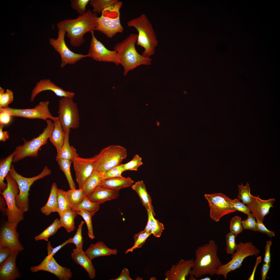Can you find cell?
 Listing matches in <instances>:
<instances>
[{
    "label": "cell",
    "instance_id": "obj_1",
    "mask_svg": "<svg viewBox=\"0 0 280 280\" xmlns=\"http://www.w3.org/2000/svg\"><path fill=\"white\" fill-rule=\"evenodd\" d=\"M98 18L97 13L88 9L75 19L62 20L57 24V26L65 31L72 45L79 47L85 41V34L95 30Z\"/></svg>",
    "mask_w": 280,
    "mask_h": 280
},
{
    "label": "cell",
    "instance_id": "obj_2",
    "mask_svg": "<svg viewBox=\"0 0 280 280\" xmlns=\"http://www.w3.org/2000/svg\"><path fill=\"white\" fill-rule=\"evenodd\" d=\"M217 250V245L212 240L198 247L195 250L194 266L189 274L196 279L204 275L216 274L218 270L222 265L218 256Z\"/></svg>",
    "mask_w": 280,
    "mask_h": 280
},
{
    "label": "cell",
    "instance_id": "obj_3",
    "mask_svg": "<svg viewBox=\"0 0 280 280\" xmlns=\"http://www.w3.org/2000/svg\"><path fill=\"white\" fill-rule=\"evenodd\" d=\"M138 34L131 33L122 41L117 43L114 46V50L117 52L120 64L123 67L124 75L142 65H149L152 59L139 54L136 50L135 45L137 40Z\"/></svg>",
    "mask_w": 280,
    "mask_h": 280
},
{
    "label": "cell",
    "instance_id": "obj_4",
    "mask_svg": "<svg viewBox=\"0 0 280 280\" xmlns=\"http://www.w3.org/2000/svg\"><path fill=\"white\" fill-rule=\"evenodd\" d=\"M128 26L135 28L138 32L136 44L143 47L142 55L149 58L155 53L158 41L152 25L148 18L143 14L128 22Z\"/></svg>",
    "mask_w": 280,
    "mask_h": 280
},
{
    "label": "cell",
    "instance_id": "obj_5",
    "mask_svg": "<svg viewBox=\"0 0 280 280\" xmlns=\"http://www.w3.org/2000/svg\"><path fill=\"white\" fill-rule=\"evenodd\" d=\"M46 121V127L37 137L30 141L23 138V144L17 146L13 152V162L16 163L27 157H36L38 156L39 149L41 146L47 144V140L54 129V122L51 119H47Z\"/></svg>",
    "mask_w": 280,
    "mask_h": 280
},
{
    "label": "cell",
    "instance_id": "obj_6",
    "mask_svg": "<svg viewBox=\"0 0 280 280\" xmlns=\"http://www.w3.org/2000/svg\"><path fill=\"white\" fill-rule=\"evenodd\" d=\"M122 3H117L106 8L98 17L97 26L95 31L100 32L108 38H111L124 30L120 21V9Z\"/></svg>",
    "mask_w": 280,
    "mask_h": 280
},
{
    "label": "cell",
    "instance_id": "obj_7",
    "mask_svg": "<svg viewBox=\"0 0 280 280\" xmlns=\"http://www.w3.org/2000/svg\"><path fill=\"white\" fill-rule=\"evenodd\" d=\"M51 173V170L46 166L39 175L31 178L25 177L18 173L15 170L14 165L11 164L8 174L14 178L18 184L19 192L16 197V204L17 207L23 213L27 211L29 209V192L31 186L36 180Z\"/></svg>",
    "mask_w": 280,
    "mask_h": 280
},
{
    "label": "cell",
    "instance_id": "obj_8",
    "mask_svg": "<svg viewBox=\"0 0 280 280\" xmlns=\"http://www.w3.org/2000/svg\"><path fill=\"white\" fill-rule=\"evenodd\" d=\"M7 187L0 192L7 205L5 212L7 216V222L17 223L23 220L24 213L17 206L16 197L19 192L18 184L16 180L9 174L5 177Z\"/></svg>",
    "mask_w": 280,
    "mask_h": 280
},
{
    "label": "cell",
    "instance_id": "obj_9",
    "mask_svg": "<svg viewBox=\"0 0 280 280\" xmlns=\"http://www.w3.org/2000/svg\"><path fill=\"white\" fill-rule=\"evenodd\" d=\"M99 159L95 170L102 175L112 168L121 164L127 156L124 147L118 145L109 146L102 149L99 153Z\"/></svg>",
    "mask_w": 280,
    "mask_h": 280
},
{
    "label": "cell",
    "instance_id": "obj_10",
    "mask_svg": "<svg viewBox=\"0 0 280 280\" xmlns=\"http://www.w3.org/2000/svg\"><path fill=\"white\" fill-rule=\"evenodd\" d=\"M260 253V250L251 242H240L237 244L236 251L232 256V260L227 263L222 264L217 270L216 274L222 275L224 278L226 279L228 273L240 268L246 257L257 256Z\"/></svg>",
    "mask_w": 280,
    "mask_h": 280
},
{
    "label": "cell",
    "instance_id": "obj_11",
    "mask_svg": "<svg viewBox=\"0 0 280 280\" xmlns=\"http://www.w3.org/2000/svg\"><path fill=\"white\" fill-rule=\"evenodd\" d=\"M73 98L62 97L59 101L58 117L65 132L75 129L80 125V117L77 105Z\"/></svg>",
    "mask_w": 280,
    "mask_h": 280
},
{
    "label": "cell",
    "instance_id": "obj_12",
    "mask_svg": "<svg viewBox=\"0 0 280 280\" xmlns=\"http://www.w3.org/2000/svg\"><path fill=\"white\" fill-rule=\"evenodd\" d=\"M210 208V216L214 221L218 222L223 216L235 212L231 205L232 199L221 193L205 194Z\"/></svg>",
    "mask_w": 280,
    "mask_h": 280
},
{
    "label": "cell",
    "instance_id": "obj_13",
    "mask_svg": "<svg viewBox=\"0 0 280 280\" xmlns=\"http://www.w3.org/2000/svg\"><path fill=\"white\" fill-rule=\"evenodd\" d=\"M58 37L57 39L50 38L49 43L60 54L61 59V67L63 68L67 64H74L81 59L87 57L86 55L76 53L72 52L67 46L65 40L66 32L62 29L58 28Z\"/></svg>",
    "mask_w": 280,
    "mask_h": 280
},
{
    "label": "cell",
    "instance_id": "obj_14",
    "mask_svg": "<svg viewBox=\"0 0 280 280\" xmlns=\"http://www.w3.org/2000/svg\"><path fill=\"white\" fill-rule=\"evenodd\" d=\"M48 101H41L32 108L16 109L8 106L3 109L8 112L11 116L24 117L29 119H40L45 121L50 119L52 120L57 117L52 115L48 108Z\"/></svg>",
    "mask_w": 280,
    "mask_h": 280
},
{
    "label": "cell",
    "instance_id": "obj_15",
    "mask_svg": "<svg viewBox=\"0 0 280 280\" xmlns=\"http://www.w3.org/2000/svg\"><path fill=\"white\" fill-rule=\"evenodd\" d=\"M92 38L90 42L87 57H90L99 62H112L118 65L120 62L118 54L116 51H111L96 38L94 31L91 32Z\"/></svg>",
    "mask_w": 280,
    "mask_h": 280
},
{
    "label": "cell",
    "instance_id": "obj_16",
    "mask_svg": "<svg viewBox=\"0 0 280 280\" xmlns=\"http://www.w3.org/2000/svg\"><path fill=\"white\" fill-rule=\"evenodd\" d=\"M99 156V153L91 158H84L78 156L74 159L72 163L79 188L82 189L86 180L95 170Z\"/></svg>",
    "mask_w": 280,
    "mask_h": 280
},
{
    "label": "cell",
    "instance_id": "obj_17",
    "mask_svg": "<svg viewBox=\"0 0 280 280\" xmlns=\"http://www.w3.org/2000/svg\"><path fill=\"white\" fill-rule=\"evenodd\" d=\"M18 224L6 222L2 225L0 234V247L20 251L24 250L18 239L19 234L17 231Z\"/></svg>",
    "mask_w": 280,
    "mask_h": 280
},
{
    "label": "cell",
    "instance_id": "obj_18",
    "mask_svg": "<svg viewBox=\"0 0 280 280\" xmlns=\"http://www.w3.org/2000/svg\"><path fill=\"white\" fill-rule=\"evenodd\" d=\"M30 270L33 272L40 270L47 271L54 274L60 280H69L72 277V275L69 269L61 266L53 256L48 255L38 265L31 267Z\"/></svg>",
    "mask_w": 280,
    "mask_h": 280
},
{
    "label": "cell",
    "instance_id": "obj_19",
    "mask_svg": "<svg viewBox=\"0 0 280 280\" xmlns=\"http://www.w3.org/2000/svg\"><path fill=\"white\" fill-rule=\"evenodd\" d=\"M250 202L246 204L252 214L256 220L263 221L265 216L269 213L270 209L274 207L273 206L275 199L270 198L268 200H263L259 197L250 195Z\"/></svg>",
    "mask_w": 280,
    "mask_h": 280
},
{
    "label": "cell",
    "instance_id": "obj_20",
    "mask_svg": "<svg viewBox=\"0 0 280 280\" xmlns=\"http://www.w3.org/2000/svg\"><path fill=\"white\" fill-rule=\"evenodd\" d=\"M46 90L53 92L56 95L61 97H67L73 98L75 94L72 92L65 91L58 86L49 79L40 80L33 89L30 100L33 102L36 95L41 92Z\"/></svg>",
    "mask_w": 280,
    "mask_h": 280
},
{
    "label": "cell",
    "instance_id": "obj_21",
    "mask_svg": "<svg viewBox=\"0 0 280 280\" xmlns=\"http://www.w3.org/2000/svg\"><path fill=\"white\" fill-rule=\"evenodd\" d=\"M194 265L193 259L186 261L181 259L179 263L172 265L171 269L166 271L165 274L166 278L164 279L185 280Z\"/></svg>",
    "mask_w": 280,
    "mask_h": 280
},
{
    "label": "cell",
    "instance_id": "obj_22",
    "mask_svg": "<svg viewBox=\"0 0 280 280\" xmlns=\"http://www.w3.org/2000/svg\"><path fill=\"white\" fill-rule=\"evenodd\" d=\"M19 252H13L1 265L0 280H13L21 277L16 265L17 257Z\"/></svg>",
    "mask_w": 280,
    "mask_h": 280
},
{
    "label": "cell",
    "instance_id": "obj_23",
    "mask_svg": "<svg viewBox=\"0 0 280 280\" xmlns=\"http://www.w3.org/2000/svg\"><path fill=\"white\" fill-rule=\"evenodd\" d=\"M71 257L74 262L81 266L86 270L90 278L93 279L95 277V270L92 261L83 249H74L71 253Z\"/></svg>",
    "mask_w": 280,
    "mask_h": 280
},
{
    "label": "cell",
    "instance_id": "obj_24",
    "mask_svg": "<svg viewBox=\"0 0 280 280\" xmlns=\"http://www.w3.org/2000/svg\"><path fill=\"white\" fill-rule=\"evenodd\" d=\"M134 183V181L130 178H125L122 176L103 179L98 187L119 192L122 188L131 186Z\"/></svg>",
    "mask_w": 280,
    "mask_h": 280
},
{
    "label": "cell",
    "instance_id": "obj_25",
    "mask_svg": "<svg viewBox=\"0 0 280 280\" xmlns=\"http://www.w3.org/2000/svg\"><path fill=\"white\" fill-rule=\"evenodd\" d=\"M86 254L91 261L96 257L111 255H116L117 249H111L108 247L102 241H98L94 244H91L85 252Z\"/></svg>",
    "mask_w": 280,
    "mask_h": 280
},
{
    "label": "cell",
    "instance_id": "obj_26",
    "mask_svg": "<svg viewBox=\"0 0 280 280\" xmlns=\"http://www.w3.org/2000/svg\"><path fill=\"white\" fill-rule=\"evenodd\" d=\"M119 196V192L98 187L92 193L86 197L90 201L101 204L115 199Z\"/></svg>",
    "mask_w": 280,
    "mask_h": 280
},
{
    "label": "cell",
    "instance_id": "obj_27",
    "mask_svg": "<svg viewBox=\"0 0 280 280\" xmlns=\"http://www.w3.org/2000/svg\"><path fill=\"white\" fill-rule=\"evenodd\" d=\"M53 121L54 122V127L49 139L50 142L55 147L57 155L59 153L63 144L65 133L63 131L58 116Z\"/></svg>",
    "mask_w": 280,
    "mask_h": 280
},
{
    "label": "cell",
    "instance_id": "obj_28",
    "mask_svg": "<svg viewBox=\"0 0 280 280\" xmlns=\"http://www.w3.org/2000/svg\"><path fill=\"white\" fill-rule=\"evenodd\" d=\"M58 189L56 183H53L52 185L48 201L46 204L40 209L41 212L46 215L48 216L52 213L58 212L57 198Z\"/></svg>",
    "mask_w": 280,
    "mask_h": 280
},
{
    "label": "cell",
    "instance_id": "obj_29",
    "mask_svg": "<svg viewBox=\"0 0 280 280\" xmlns=\"http://www.w3.org/2000/svg\"><path fill=\"white\" fill-rule=\"evenodd\" d=\"M132 189L135 191L139 197L146 211L151 210L154 212L152 205V199L148 194L143 181L139 180L136 182L131 186Z\"/></svg>",
    "mask_w": 280,
    "mask_h": 280
},
{
    "label": "cell",
    "instance_id": "obj_30",
    "mask_svg": "<svg viewBox=\"0 0 280 280\" xmlns=\"http://www.w3.org/2000/svg\"><path fill=\"white\" fill-rule=\"evenodd\" d=\"M70 129L65 132L63 144L58 154L56 155V160L59 159L69 160L73 162L74 159L79 156L76 149L73 146H71L69 143V135Z\"/></svg>",
    "mask_w": 280,
    "mask_h": 280
},
{
    "label": "cell",
    "instance_id": "obj_31",
    "mask_svg": "<svg viewBox=\"0 0 280 280\" xmlns=\"http://www.w3.org/2000/svg\"><path fill=\"white\" fill-rule=\"evenodd\" d=\"M103 180L102 174L94 170L85 182L82 189L86 197L92 193Z\"/></svg>",
    "mask_w": 280,
    "mask_h": 280
},
{
    "label": "cell",
    "instance_id": "obj_32",
    "mask_svg": "<svg viewBox=\"0 0 280 280\" xmlns=\"http://www.w3.org/2000/svg\"><path fill=\"white\" fill-rule=\"evenodd\" d=\"M14 152L10 154L5 158L1 159L0 161V192L4 190L7 187V184L4 182V180L8 174L12 164Z\"/></svg>",
    "mask_w": 280,
    "mask_h": 280
},
{
    "label": "cell",
    "instance_id": "obj_33",
    "mask_svg": "<svg viewBox=\"0 0 280 280\" xmlns=\"http://www.w3.org/2000/svg\"><path fill=\"white\" fill-rule=\"evenodd\" d=\"M77 215L76 212L71 209L61 213L59 215L61 227H64L68 233L72 232L75 228L74 220Z\"/></svg>",
    "mask_w": 280,
    "mask_h": 280
},
{
    "label": "cell",
    "instance_id": "obj_34",
    "mask_svg": "<svg viewBox=\"0 0 280 280\" xmlns=\"http://www.w3.org/2000/svg\"><path fill=\"white\" fill-rule=\"evenodd\" d=\"M100 204L90 201L86 197L79 205L73 206L71 209L76 212L84 211L90 212L92 216L99 209Z\"/></svg>",
    "mask_w": 280,
    "mask_h": 280
},
{
    "label": "cell",
    "instance_id": "obj_35",
    "mask_svg": "<svg viewBox=\"0 0 280 280\" xmlns=\"http://www.w3.org/2000/svg\"><path fill=\"white\" fill-rule=\"evenodd\" d=\"M57 161L60 169L64 172L68 182L70 189H76L75 184L71 176L70 167L72 162L70 160L59 159Z\"/></svg>",
    "mask_w": 280,
    "mask_h": 280
},
{
    "label": "cell",
    "instance_id": "obj_36",
    "mask_svg": "<svg viewBox=\"0 0 280 280\" xmlns=\"http://www.w3.org/2000/svg\"><path fill=\"white\" fill-rule=\"evenodd\" d=\"M61 227L59 220L55 219L53 222L40 234L34 238L36 241L44 240L47 241L48 238L55 234Z\"/></svg>",
    "mask_w": 280,
    "mask_h": 280
},
{
    "label": "cell",
    "instance_id": "obj_37",
    "mask_svg": "<svg viewBox=\"0 0 280 280\" xmlns=\"http://www.w3.org/2000/svg\"><path fill=\"white\" fill-rule=\"evenodd\" d=\"M57 201L58 207V213H61L71 209L72 206L67 197L66 192L62 189H58Z\"/></svg>",
    "mask_w": 280,
    "mask_h": 280
},
{
    "label": "cell",
    "instance_id": "obj_38",
    "mask_svg": "<svg viewBox=\"0 0 280 280\" xmlns=\"http://www.w3.org/2000/svg\"><path fill=\"white\" fill-rule=\"evenodd\" d=\"M151 234L150 232L144 230L137 234H135L133 237L134 241V245L131 247L127 250L125 253L126 254L129 252H132L136 249L141 248L145 243L147 239Z\"/></svg>",
    "mask_w": 280,
    "mask_h": 280
},
{
    "label": "cell",
    "instance_id": "obj_39",
    "mask_svg": "<svg viewBox=\"0 0 280 280\" xmlns=\"http://www.w3.org/2000/svg\"><path fill=\"white\" fill-rule=\"evenodd\" d=\"M118 1L117 0H90L89 3L93 8L92 12L100 14L106 9L115 4Z\"/></svg>",
    "mask_w": 280,
    "mask_h": 280
},
{
    "label": "cell",
    "instance_id": "obj_40",
    "mask_svg": "<svg viewBox=\"0 0 280 280\" xmlns=\"http://www.w3.org/2000/svg\"><path fill=\"white\" fill-rule=\"evenodd\" d=\"M66 192L67 197L72 207L79 204L86 197L82 189H70Z\"/></svg>",
    "mask_w": 280,
    "mask_h": 280
},
{
    "label": "cell",
    "instance_id": "obj_41",
    "mask_svg": "<svg viewBox=\"0 0 280 280\" xmlns=\"http://www.w3.org/2000/svg\"><path fill=\"white\" fill-rule=\"evenodd\" d=\"M13 92L11 89H5L0 87V108H4L7 106L13 101Z\"/></svg>",
    "mask_w": 280,
    "mask_h": 280
},
{
    "label": "cell",
    "instance_id": "obj_42",
    "mask_svg": "<svg viewBox=\"0 0 280 280\" xmlns=\"http://www.w3.org/2000/svg\"><path fill=\"white\" fill-rule=\"evenodd\" d=\"M238 186L239 194L237 198L241 200L244 204L246 205L248 204L250 200L251 195L249 184L247 182L246 185L244 186L241 183V185H238Z\"/></svg>",
    "mask_w": 280,
    "mask_h": 280
},
{
    "label": "cell",
    "instance_id": "obj_43",
    "mask_svg": "<svg viewBox=\"0 0 280 280\" xmlns=\"http://www.w3.org/2000/svg\"><path fill=\"white\" fill-rule=\"evenodd\" d=\"M76 213L77 214L81 216L83 218L86 223L88 229V234L89 237L92 239L95 238L92 222V218L93 216L89 212L84 211L76 212Z\"/></svg>",
    "mask_w": 280,
    "mask_h": 280
},
{
    "label": "cell",
    "instance_id": "obj_44",
    "mask_svg": "<svg viewBox=\"0 0 280 280\" xmlns=\"http://www.w3.org/2000/svg\"><path fill=\"white\" fill-rule=\"evenodd\" d=\"M143 164L142 158L138 155L136 154L130 161L124 164V171H137L138 168Z\"/></svg>",
    "mask_w": 280,
    "mask_h": 280
},
{
    "label": "cell",
    "instance_id": "obj_45",
    "mask_svg": "<svg viewBox=\"0 0 280 280\" xmlns=\"http://www.w3.org/2000/svg\"><path fill=\"white\" fill-rule=\"evenodd\" d=\"M89 1V0H71V6L79 15H81L85 13L87 11L86 6Z\"/></svg>",
    "mask_w": 280,
    "mask_h": 280
},
{
    "label": "cell",
    "instance_id": "obj_46",
    "mask_svg": "<svg viewBox=\"0 0 280 280\" xmlns=\"http://www.w3.org/2000/svg\"><path fill=\"white\" fill-rule=\"evenodd\" d=\"M125 171L124 164H121L114 167L102 175L103 180L117 177H122V173Z\"/></svg>",
    "mask_w": 280,
    "mask_h": 280
},
{
    "label": "cell",
    "instance_id": "obj_47",
    "mask_svg": "<svg viewBox=\"0 0 280 280\" xmlns=\"http://www.w3.org/2000/svg\"><path fill=\"white\" fill-rule=\"evenodd\" d=\"M84 222L81 221L79 225L75 234L73 237L71 243L74 244L76 248L82 250L83 241L82 236V229Z\"/></svg>",
    "mask_w": 280,
    "mask_h": 280
},
{
    "label": "cell",
    "instance_id": "obj_48",
    "mask_svg": "<svg viewBox=\"0 0 280 280\" xmlns=\"http://www.w3.org/2000/svg\"><path fill=\"white\" fill-rule=\"evenodd\" d=\"M236 236L231 232L226 234V252L227 254L232 255L235 252L237 246L235 241Z\"/></svg>",
    "mask_w": 280,
    "mask_h": 280
},
{
    "label": "cell",
    "instance_id": "obj_49",
    "mask_svg": "<svg viewBox=\"0 0 280 280\" xmlns=\"http://www.w3.org/2000/svg\"><path fill=\"white\" fill-rule=\"evenodd\" d=\"M241 218L237 216L233 217L230 220V231L236 236L242 232L243 229L241 224Z\"/></svg>",
    "mask_w": 280,
    "mask_h": 280
},
{
    "label": "cell",
    "instance_id": "obj_50",
    "mask_svg": "<svg viewBox=\"0 0 280 280\" xmlns=\"http://www.w3.org/2000/svg\"><path fill=\"white\" fill-rule=\"evenodd\" d=\"M152 222L151 228V233L155 236L159 237L164 229L163 225L155 219L153 214L152 215Z\"/></svg>",
    "mask_w": 280,
    "mask_h": 280
},
{
    "label": "cell",
    "instance_id": "obj_51",
    "mask_svg": "<svg viewBox=\"0 0 280 280\" xmlns=\"http://www.w3.org/2000/svg\"><path fill=\"white\" fill-rule=\"evenodd\" d=\"M247 218L245 220L241 221V223L243 229L257 231L256 222L255 218L252 214L247 215Z\"/></svg>",
    "mask_w": 280,
    "mask_h": 280
},
{
    "label": "cell",
    "instance_id": "obj_52",
    "mask_svg": "<svg viewBox=\"0 0 280 280\" xmlns=\"http://www.w3.org/2000/svg\"><path fill=\"white\" fill-rule=\"evenodd\" d=\"M240 200V199L238 198L232 199L231 205L234 211L235 212L237 211H239L247 215L252 214L248 206L241 202Z\"/></svg>",
    "mask_w": 280,
    "mask_h": 280
},
{
    "label": "cell",
    "instance_id": "obj_53",
    "mask_svg": "<svg viewBox=\"0 0 280 280\" xmlns=\"http://www.w3.org/2000/svg\"><path fill=\"white\" fill-rule=\"evenodd\" d=\"M72 237H71L68 240L65 241L62 244L57 246L54 248H53L50 242H48L47 244V250L48 255L52 256L59 250L66 245L71 243Z\"/></svg>",
    "mask_w": 280,
    "mask_h": 280
},
{
    "label": "cell",
    "instance_id": "obj_54",
    "mask_svg": "<svg viewBox=\"0 0 280 280\" xmlns=\"http://www.w3.org/2000/svg\"><path fill=\"white\" fill-rule=\"evenodd\" d=\"M257 231L267 235L269 237H273L275 236L274 232L268 229L264 224L263 221L259 220H256Z\"/></svg>",
    "mask_w": 280,
    "mask_h": 280
},
{
    "label": "cell",
    "instance_id": "obj_55",
    "mask_svg": "<svg viewBox=\"0 0 280 280\" xmlns=\"http://www.w3.org/2000/svg\"><path fill=\"white\" fill-rule=\"evenodd\" d=\"M15 251L7 247H0V265Z\"/></svg>",
    "mask_w": 280,
    "mask_h": 280
},
{
    "label": "cell",
    "instance_id": "obj_56",
    "mask_svg": "<svg viewBox=\"0 0 280 280\" xmlns=\"http://www.w3.org/2000/svg\"><path fill=\"white\" fill-rule=\"evenodd\" d=\"M11 116L8 112L0 108V124L5 125L9 124L11 120Z\"/></svg>",
    "mask_w": 280,
    "mask_h": 280
},
{
    "label": "cell",
    "instance_id": "obj_57",
    "mask_svg": "<svg viewBox=\"0 0 280 280\" xmlns=\"http://www.w3.org/2000/svg\"><path fill=\"white\" fill-rule=\"evenodd\" d=\"M272 245L271 241H267L265 247V253L263 261L266 263H271V254L270 253L271 247Z\"/></svg>",
    "mask_w": 280,
    "mask_h": 280
},
{
    "label": "cell",
    "instance_id": "obj_58",
    "mask_svg": "<svg viewBox=\"0 0 280 280\" xmlns=\"http://www.w3.org/2000/svg\"><path fill=\"white\" fill-rule=\"evenodd\" d=\"M111 280H132L130 276V273L129 270L126 268H124L122 270L120 275L117 278L115 279H111Z\"/></svg>",
    "mask_w": 280,
    "mask_h": 280
},
{
    "label": "cell",
    "instance_id": "obj_59",
    "mask_svg": "<svg viewBox=\"0 0 280 280\" xmlns=\"http://www.w3.org/2000/svg\"><path fill=\"white\" fill-rule=\"evenodd\" d=\"M147 211L148 215V221L146 225L144 230L148 232H150L151 228L152 222V215L153 214L154 216L155 215V212H153L151 210H149Z\"/></svg>",
    "mask_w": 280,
    "mask_h": 280
},
{
    "label": "cell",
    "instance_id": "obj_60",
    "mask_svg": "<svg viewBox=\"0 0 280 280\" xmlns=\"http://www.w3.org/2000/svg\"><path fill=\"white\" fill-rule=\"evenodd\" d=\"M270 263L267 264L264 263L263 264L261 270L262 280L266 279L268 273L271 267Z\"/></svg>",
    "mask_w": 280,
    "mask_h": 280
},
{
    "label": "cell",
    "instance_id": "obj_61",
    "mask_svg": "<svg viewBox=\"0 0 280 280\" xmlns=\"http://www.w3.org/2000/svg\"><path fill=\"white\" fill-rule=\"evenodd\" d=\"M4 125L0 124V141L4 142L8 139L9 137V132L7 131H3Z\"/></svg>",
    "mask_w": 280,
    "mask_h": 280
},
{
    "label": "cell",
    "instance_id": "obj_62",
    "mask_svg": "<svg viewBox=\"0 0 280 280\" xmlns=\"http://www.w3.org/2000/svg\"><path fill=\"white\" fill-rule=\"evenodd\" d=\"M262 257L261 256L257 257L256 258V262L254 265L251 274L249 277L248 280H253L254 279L256 269L258 264L261 262Z\"/></svg>",
    "mask_w": 280,
    "mask_h": 280
},
{
    "label": "cell",
    "instance_id": "obj_63",
    "mask_svg": "<svg viewBox=\"0 0 280 280\" xmlns=\"http://www.w3.org/2000/svg\"><path fill=\"white\" fill-rule=\"evenodd\" d=\"M210 278L208 277H206L204 278H201L200 280H210Z\"/></svg>",
    "mask_w": 280,
    "mask_h": 280
},
{
    "label": "cell",
    "instance_id": "obj_64",
    "mask_svg": "<svg viewBox=\"0 0 280 280\" xmlns=\"http://www.w3.org/2000/svg\"><path fill=\"white\" fill-rule=\"evenodd\" d=\"M190 280H196L195 277L191 275L190 276V278H189Z\"/></svg>",
    "mask_w": 280,
    "mask_h": 280
}]
</instances>
